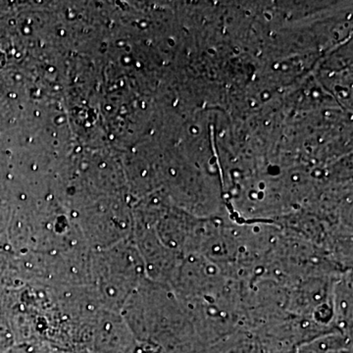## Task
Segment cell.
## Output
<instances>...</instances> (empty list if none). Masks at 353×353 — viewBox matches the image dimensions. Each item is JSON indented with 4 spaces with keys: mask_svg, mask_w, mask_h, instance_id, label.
I'll list each match as a JSON object with an SVG mask.
<instances>
[{
    "mask_svg": "<svg viewBox=\"0 0 353 353\" xmlns=\"http://www.w3.org/2000/svg\"><path fill=\"white\" fill-rule=\"evenodd\" d=\"M95 278L99 296L110 308L124 307L146 276L145 263L138 248L127 241L97 250Z\"/></svg>",
    "mask_w": 353,
    "mask_h": 353,
    "instance_id": "1",
    "label": "cell"
}]
</instances>
